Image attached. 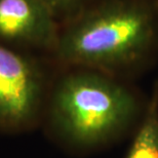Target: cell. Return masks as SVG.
Returning a JSON list of instances; mask_svg holds the SVG:
<instances>
[{
  "mask_svg": "<svg viewBox=\"0 0 158 158\" xmlns=\"http://www.w3.org/2000/svg\"><path fill=\"white\" fill-rule=\"evenodd\" d=\"M154 33V15L145 3L110 0L75 19L59 35L55 48L69 64L109 69L140 58Z\"/></svg>",
  "mask_w": 158,
  "mask_h": 158,
  "instance_id": "6da1fadb",
  "label": "cell"
},
{
  "mask_svg": "<svg viewBox=\"0 0 158 158\" xmlns=\"http://www.w3.org/2000/svg\"><path fill=\"white\" fill-rule=\"evenodd\" d=\"M127 158H158V101L155 98Z\"/></svg>",
  "mask_w": 158,
  "mask_h": 158,
  "instance_id": "5b68a950",
  "label": "cell"
},
{
  "mask_svg": "<svg viewBox=\"0 0 158 158\" xmlns=\"http://www.w3.org/2000/svg\"><path fill=\"white\" fill-rule=\"evenodd\" d=\"M43 2L50 9L53 15L58 18L60 15L74 10L83 2V0H43Z\"/></svg>",
  "mask_w": 158,
  "mask_h": 158,
  "instance_id": "8992f818",
  "label": "cell"
},
{
  "mask_svg": "<svg viewBox=\"0 0 158 158\" xmlns=\"http://www.w3.org/2000/svg\"><path fill=\"white\" fill-rule=\"evenodd\" d=\"M135 111L129 91L94 73H75L60 82L52 99L53 119L69 140L100 143L122 128Z\"/></svg>",
  "mask_w": 158,
  "mask_h": 158,
  "instance_id": "7a4b0ae2",
  "label": "cell"
},
{
  "mask_svg": "<svg viewBox=\"0 0 158 158\" xmlns=\"http://www.w3.org/2000/svg\"><path fill=\"white\" fill-rule=\"evenodd\" d=\"M41 77L30 60L0 45V126L18 128L30 121L41 96Z\"/></svg>",
  "mask_w": 158,
  "mask_h": 158,
  "instance_id": "3957f363",
  "label": "cell"
},
{
  "mask_svg": "<svg viewBox=\"0 0 158 158\" xmlns=\"http://www.w3.org/2000/svg\"><path fill=\"white\" fill-rule=\"evenodd\" d=\"M56 17L43 0H0V38L17 43L56 47Z\"/></svg>",
  "mask_w": 158,
  "mask_h": 158,
  "instance_id": "277c9868",
  "label": "cell"
}]
</instances>
